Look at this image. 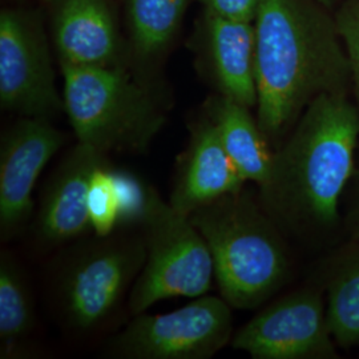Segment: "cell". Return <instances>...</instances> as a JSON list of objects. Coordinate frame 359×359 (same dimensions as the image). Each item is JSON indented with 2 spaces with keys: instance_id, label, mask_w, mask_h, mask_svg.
<instances>
[{
  "instance_id": "1",
  "label": "cell",
  "mask_w": 359,
  "mask_h": 359,
  "mask_svg": "<svg viewBox=\"0 0 359 359\" xmlns=\"http://www.w3.org/2000/svg\"><path fill=\"white\" fill-rule=\"evenodd\" d=\"M256 31L257 120L274 151L314 99L353 90L334 16L316 0H259Z\"/></svg>"
},
{
  "instance_id": "2",
  "label": "cell",
  "mask_w": 359,
  "mask_h": 359,
  "mask_svg": "<svg viewBox=\"0 0 359 359\" xmlns=\"http://www.w3.org/2000/svg\"><path fill=\"white\" fill-rule=\"evenodd\" d=\"M358 142L359 107L348 95L325 93L309 104L259 187L258 200L281 231L305 238L338 226Z\"/></svg>"
},
{
  "instance_id": "3",
  "label": "cell",
  "mask_w": 359,
  "mask_h": 359,
  "mask_svg": "<svg viewBox=\"0 0 359 359\" xmlns=\"http://www.w3.org/2000/svg\"><path fill=\"white\" fill-rule=\"evenodd\" d=\"M189 218L205 240L219 293L231 308H258L287 283L283 231L245 189L200 206Z\"/></svg>"
},
{
  "instance_id": "4",
  "label": "cell",
  "mask_w": 359,
  "mask_h": 359,
  "mask_svg": "<svg viewBox=\"0 0 359 359\" xmlns=\"http://www.w3.org/2000/svg\"><path fill=\"white\" fill-rule=\"evenodd\" d=\"M65 112L77 142L99 154H145L167 123L158 87L128 68L59 65Z\"/></svg>"
},
{
  "instance_id": "5",
  "label": "cell",
  "mask_w": 359,
  "mask_h": 359,
  "mask_svg": "<svg viewBox=\"0 0 359 359\" xmlns=\"http://www.w3.org/2000/svg\"><path fill=\"white\" fill-rule=\"evenodd\" d=\"M142 222L147 259L129 293L130 314L145 313L168 298L205 295L215 278V265L191 218L148 189Z\"/></svg>"
},
{
  "instance_id": "6",
  "label": "cell",
  "mask_w": 359,
  "mask_h": 359,
  "mask_svg": "<svg viewBox=\"0 0 359 359\" xmlns=\"http://www.w3.org/2000/svg\"><path fill=\"white\" fill-rule=\"evenodd\" d=\"M97 237L71 257L59 276L60 313L76 333L97 332L112 320L147 259L145 237Z\"/></svg>"
},
{
  "instance_id": "7",
  "label": "cell",
  "mask_w": 359,
  "mask_h": 359,
  "mask_svg": "<svg viewBox=\"0 0 359 359\" xmlns=\"http://www.w3.org/2000/svg\"><path fill=\"white\" fill-rule=\"evenodd\" d=\"M233 338L231 306L222 297L201 295L167 314L133 316L104 350L111 358L208 359Z\"/></svg>"
},
{
  "instance_id": "8",
  "label": "cell",
  "mask_w": 359,
  "mask_h": 359,
  "mask_svg": "<svg viewBox=\"0 0 359 359\" xmlns=\"http://www.w3.org/2000/svg\"><path fill=\"white\" fill-rule=\"evenodd\" d=\"M0 105L20 117L47 120L65 111L38 10L4 8L0 13Z\"/></svg>"
},
{
  "instance_id": "9",
  "label": "cell",
  "mask_w": 359,
  "mask_h": 359,
  "mask_svg": "<svg viewBox=\"0 0 359 359\" xmlns=\"http://www.w3.org/2000/svg\"><path fill=\"white\" fill-rule=\"evenodd\" d=\"M255 359H335L338 345L320 289L304 287L261 310L231 338Z\"/></svg>"
},
{
  "instance_id": "10",
  "label": "cell",
  "mask_w": 359,
  "mask_h": 359,
  "mask_svg": "<svg viewBox=\"0 0 359 359\" xmlns=\"http://www.w3.org/2000/svg\"><path fill=\"white\" fill-rule=\"evenodd\" d=\"M51 120L20 117L0 142V237L10 241L34 212V189L43 169L65 145Z\"/></svg>"
},
{
  "instance_id": "11",
  "label": "cell",
  "mask_w": 359,
  "mask_h": 359,
  "mask_svg": "<svg viewBox=\"0 0 359 359\" xmlns=\"http://www.w3.org/2000/svg\"><path fill=\"white\" fill-rule=\"evenodd\" d=\"M200 75L217 95L257 108L256 31L250 20L204 11L189 41Z\"/></svg>"
},
{
  "instance_id": "12",
  "label": "cell",
  "mask_w": 359,
  "mask_h": 359,
  "mask_svg": "<svg viewBox=\"0 0 359 359\" xmlns=\"http://www.w3.org/2000/svg\"><path fill=\"white\" fill-rule=\"evenodd\" d=\"M53 47L59 65L128 68V39L111 0H51Z\"/></svg>"
},
{
  "instance_id": "13",
  "label": "cell",
  "mask_w": 359,
  "mask_h": 359,
  "mask_svg": "<svg viewBox=\"0 0 359 359\" xmlns=\"http://www.w3.org/2000/svg\"><path fill=\"white\" fill-rule=\"evenodd\" d=\"M105 157L81 142L63 157L43 191L35 219V237L41 246L67 244L92 229L90 187Z\"/></svg>"
},
{
  "instance_id": "14",
  "label": "cell",
  "mask_w": 359,
  "mask_h": 359,
  "mask_svg": "<svg viewBox=\"0 0 359 359\" xmlns=\"http://www.w3.org/2000/svg\"><path fill=\"white\" fill-rule=\"evenodd\" d=\"M245 182L210 118L204 114L193 121L188 145L177 161L169 204L189 217L200 206L243 191Z\"/></svg>"
},
{
  "instance_id": "15",
  "label": "cell",
  "mask_w": 359,
  "mask_h": 359,
  "mask_svg": "<svg viewBox=\"0 0 359 359\" xmlns=\"http://www.w3.org/2000/svg\"><path fill=\"white\" fill-rule=\"evenodd\" d=\"M191 0H127L130 71L157 86V68L179 35Z\"/></svg>"
},
{
  "instance_id": "16",
  "label": "cell",
  "mask_w": 359,
  "mask_h": 359,
  "mask_svg": "<svg viewBox=\"0 0 359 359\" xmlns=\"http://www.w3.org/2000/svg\"><path fill=\"white\" fill-rule=\"evenodd\" d=\"M204 114L215 124L225 151L246 182L262 187L269 179L276 151L252 108L215 93L208 97Z\"/></svg>"
},
{
  "instance_id": "17",
  "label": "cell",
  "mask_w": 359,
  "mask_h": 359,
  "mask_svg": "<svg viewBox=\"0 0 359 359\" xmlns=\"http://www.w3.org/2000/svg\"><path fill=\"white\" fill-rule=\"evenodd\" d=\"M326 313L338 347L359 345V240L337 257L326 280Z\"/></svg>"
},
{
  "instance_id": "18",
  "label": "cell",
  "mask_w": 359,
  "mask_h": 359,
  "mask_svg": "<svg viewBox=\"0 0 359 359\" xmlns=\"http://www.w3.org/2000/svg\"><path fill=\"white\" fill-rule=\"evenodd\" d=\"M147 193L137 181L108 169L105 163L90 187L92 229L97 236H108L128 219H142Z\"/></svg>"
},
{
  "instance_id": "19",
  "label": "cell",
  "mask_w": 359,
  "mask_h": 359,
  "mask_svg": "<svg viewBox=\"0 0 359 359\" xmlns=\"http://www.w3.org/2000/svg\"><path fill=\"white\" fill-rule=\"evenodd\" d=\"M35 325L34 302L25 276L8 252L0 255V344L10 354Z\"/></svg>"
},
{
  "instance_id": "20",
  "label": "cell",
  "mask_w": 359,
  "mask_h": 359,
  "mask_svg": "<svg viewBox=\"0 0 359 359\" xmlns=\"http://www.w3.org/2000/svg\"><path fill=\"white\" fill-rule=\"evenodd\" d=\"M333 16L348 57L353 92L359 107V0H344Z\"/></svg>"
},
{
  "instance_id": "21",
  "label": "cell",
  "mask_w": 359,
  "mask_h": 359,
  "mask_svg": "<svg viewBox=\"0 0 359 359\" xmlns=\"http://www.w3.org/2000/svg\"><path fill=\"white\" fill-rule=\"evenodd\" d=\"M204 11L216 13L219 16L241 19V20H255L257 7L259 0H197Z\"/></svg>"
},
{
  "instance_id": "22",
  "label": "cell",
  "mask_w": 359,
  "mask_h": 359,
  "mask_svg": "<svg viewBox=\"0 0 359 359\" xmlns=\"http://www.w3.org/2000/svg\"><path fill=\"white\" fill-rule=\"evenodd\" d=\"M354 194L351 198V205L347 212V231L351 240H359V170L354 175Z\"/></svg>"
},
{
  "instance_id": "23",
  "label": "cell",
  "mask_w": 359,
  "mask_h": 359,
  "mask_svg": "<svg viewBox=\"0 0 359 359\" xmlns=\"http://www.w3.org/2000/svg\"><path fill=\"white\" fill-rule=\"evenodd\" d=\"M316 1H317L318 4H321L322 7L330 10V8L335 7L337 4H341L344 0H316Z\"/></svg>"
},
{
  "instance_id": "24",
  "label": "cell",
  "mask_w": 359,
  "mask_h": 359,
  "mask_svg": "<svg viewBox=\"0 0 359 359\" xmlns=\"http://www.w3.org/2000/svg\"><path fill=\"white\" fill-rule=\"evenodd\" d=\"M44 1H46V3H50V1H51V0H44Z\"/></svg>"
}]
</instances>
